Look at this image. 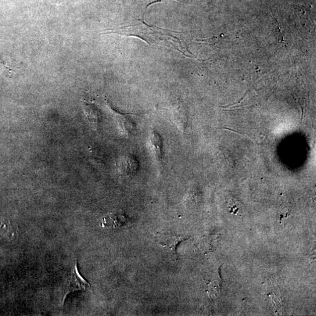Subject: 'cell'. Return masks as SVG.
Listing matches in <instances>:
<instances>
[{"label":"cell","mask_w":316,"mask_h":316,"mask_svg":"<svg viewBox=\"0 0 316 316\" xmlns=\"http://www.w3.org/2000/svg\"><path fill=\"white\" fill-rule=\"evenodd\" d=\"M136 21L137 23L117 28L112 32L127 37L139 38L150 45L156 44L179 51L183 49L182 43L178 37V35L181 34L179 32L150 26L141 20Z\"/></svg>","instance_id":"obj_1"},{"label":"cell","mask_w":316,"mask_h":316,"mask_svg":"<svg viewBox=\"0 0 316 316\" xmlns=\"http://www.w3.org/2000/svg\"><path fill=\"white\" fill-rule=\"evenodd\" d=\"M89 283L82 277L79 274L77 268V262L76 261L71 274L68 281V283L64 291V297L63 298V303L68 294L75 292V291L85 290L90 287Z\"/></svg>","instance_id":"obj_2"},{"label":"cell","mask_w":316,"mask_h":316,"mask_svg":"<svg viewBox=\"0 0 316 316\" xmlns=\"http://www.w3.org/2000/svg\"><path fill=\"white\" fill-rule=\"evenodd\" d=\"M151 142L152 143L154 149L157 153V155H161V140L159 136L156 134H152L151 138Z\"/></svg>","instance_id":"obj_4"},{"label":"cell","mask_w":316,"mask_h":316,"mask_svg":"<svg viewBox=\"0 0 316 316\" xmlns=\"http://www.w3.org/2000/svg\"><path fill=\"white\" fill-rule=\"evenodd\" d=\"M186 240L183 236L169 234V233H163V234L160 233L157 238V243L160 245L164 247L168 248L174 254H177V249L178 244Z\"/></svg>","instance_id":"obj_3"}]
</instances>
